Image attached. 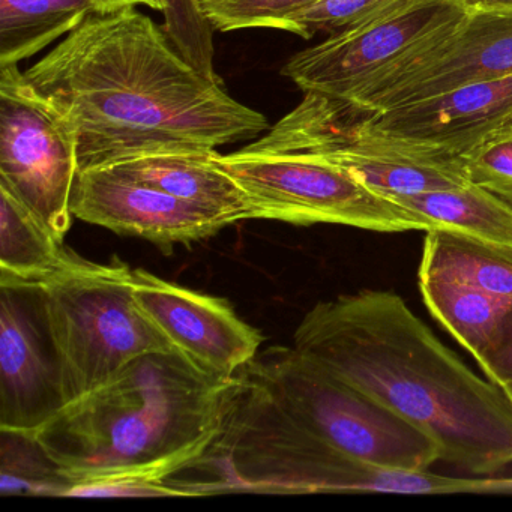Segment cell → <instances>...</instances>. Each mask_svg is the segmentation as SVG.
<instances>
[{
  "mask_svg": "<svg viewBox=\"0 0 512 512\" xmlns=\"http://www.w3.org/2000/svg\"><path fill=\"white\" fill-rule=\"evenodd\" d=\"M2 431V494L67 496L70 482L31 433Z\"/></svg>",
  "mask_w": 512,
  "mask_h": 512,
  "instance_id": "22",
  "label": "cell"
},
{
  "mask_svg": "<svg viewBox=\"0 0 512 512\" xmlns=\"http://www.w3.org/2000/svg\"><path fill=\"white\" fill-rule=\"evenodd\" d=\"M413 0H319L296 14L283 31L311 40L317 34L335 35L374 22Z\"/></svg>",
  "mask_w": 512,
  "mask_h": 512,
  "instance_id": "23",
  "label": "cell"
},
{
  "mask_svg": "<svg viewBox=\"0 0 512 512\" xmlns=\"http://www.w3.org/2000/svg\"><path fill=\"white\" fill-rule=\"evenodd\" d=\"M467 16L463 0H413L296 53L281 74L301 91L352 100L410 56L448 37Z\"/></svg>",
  "mask_w": 512,
  "mask_h": 512,
  "instance_id": "10",
  "label": "cell"
},
{
  "mask_svg": "<svg viewBox=\"0 0 512 512\" xmlns=\"http://www.w3.org/2000/svg\"><path fill=\"white\" fill-rule=\"evenodd\" d=\"M77 145L68 122L19 65L0 67V187L14 194L58 241L73 221Z\"/></svg>",
  "mask_w": 512,
  "mask_h": 512,
  "instance_id": "9",
  "label": "cell"
},
{
  "mask_svg": "<svg viewBox=\"0 0 512 512\" xmlns=\"http://www.w3.org/2000/svg\"><path fill=\"white\" fill-rule=\"evenodd\" d=\"M95 13L91 0H0V67L37 55Z\"/></svg>",
  "mask_w": 512,
  "mask_h": 512,
  "instance_id": "20",
  "label": "cell"
},
{
  "mask_svg": "<svg viewBox=\"0 0 512 512\" xmlns=\"http://www.w3.org/2000/svg\"><path fill=\"white\" fill-rule=\"evenodd\" d=\"M224 383L182 353H148L32 436L70 482L67 496H175L164 481L211 442Z\"/></svg>",
  "mask_w": 512,
  "mask_h": 512,
  "instance_id": "3",
  "label": "cell"
},
{
  "mask_svg": "<svg viewBox=\"0 0 512 512\" xmlns=\"http://www.w3.org/2000/svg\"><path fill=\"white\" fill-rule=\"evenodd\" d=\"M422 299L434 319L476 359L490 346L508 302L452 278L419 274Z\"/></svg>",
  "mask_w": 512,
  "mask_h": 512,
  "instance_id": "21",
  "label": "cell"
},
{
  "mask_svg": "<svg viewBox=\"0 0 512 512\" xmlns=\"http://www.w3.org/2000/svg\"><path fill=\"white\" fill-rule=\"evenodd\" d=\"M175 496L220 493H475L476 478L386 469L352 457L296 421L248 370L223 386L217 430L164 481Z\"/></svg>",
  "mask_w": 512,
  "mask_h": 512,
  "instance_id": "4",
  "label": "cell"
},
{
  "mask_svg": "<svg viewBox=\"0 0 512 512\" xmlns=\"http://www.w3.org/2000/svg\"><path fill=\"white\" fill-rule=\"evenodd\" d=\"M97 8L98 13L107 14L115 11L124 10V8L137 7L140 0H91Z\"/></svg>",
  "mask_w": 512,
  "mask_h": 512,
  "instance_id": "28",
  "label": "cell"
},
{
  "mask_svg": "<svg viewBox=\"0 0 512 512\" xmlns=\"http://www.w3.org/2000/svg\"><path fill=\"white\" fill-rule=\"evenodd\" d=\"M512 76V11H469L448 37L371 83L352 103L380 113Z\"/></svg>",
  "mask_w": 512,
  "mask_h": 512,
  "instance_id": "11",
  "label": "cell"
},
{
  "mask_svg": "<svg viewBox=\"0 0 512 512\" xmlns=\"http://www.w3.org/2000/svg\"><path fill=\"white\" fill-rule=\"evenodd\" d=\"M244 151L320 158L386 197L469 184L460 155L379 133L368 125L367 112L352 101L317 92H304L292 112Z\"/></svg>",
  "mask_w": 512,
  "mask_h": 512,
  "instance_id": "6",
  "label": "cell"
},
{
  "mask_svg": "<svg viewBox=\"0 0 512 512\" xmlns=\"http://www.w3.org/2000/svg\"><path fill=\"white\" fill-rule=\"evenodd\" d=\"M478 364L488 380L496 385L512 383V304L500 317L490 346Z\"/></svg>",
  "mask_w": 512,
  "mask_h": 512,
  "instance_id": "26",
  "label": "cell"
},
{
  "mask_svg": "<svg viewBox=\"0 0 512 512\" xmlns=\"http://www.w3.org/2000/svg\"><path fill=\"white\" fill-rule=\"evenodd\" d=\"M461 157L469 182L512 206V127Z\"/></svg>",
  "mask_w": 512,
  "mask_h": 512,
  "instance_id": "25",
  "label": "cell"
},
{
  "mask_svg": "<svg viewBox=\"0 0 512 512\" xmlns=\"http://www.w3.org/2000/svg\"><path fill=\"white\" fill-rule=\"evenodd\" d=\"M469 11H512V0H463Z\"/></svg>",
  "mask_w": 512,
  "mask_h": 512,
  "instance_id": "27",
  "label": "cell"
},
{
  "mask_svg": "<svg viewBox=\"0 0 512 512\" xmlns=\"http://www.w3.org/2000/svg\"><path fill=\"white\" fill-rule=\"evenodd\" d=\"M419 274L452 278L512 304V247L452 230H428Z\"/></svg>",
  "mask_w": 512,
  "mask_h": 512,
  "instance_id": "18",
  "label": "cell"
},
{
  "mask_svg": "<svg viewBox=\"0 0 512 512\" xmlns=\"http://www.w3.org/2000/svg\"><path fill=\"white\" fill-rule=\"evenodd\" d=\"M367 122L386 136L461 157L512 127V76L386 112H367Z\"/></svg>",
  "mask_w": 512,
  "mask_h": 512,
  "instance_id": "15",
  "label": "cell"
},
{
  "mask_svg": "<svg viewBox=\"0 0 512 512\" xmlns=\"http://www.w3.org/2000/svg\"><path fill=\"white\" fill-rule=\"evenodd\" d=\"M217 151L158 154L122 161L107 170L119 178L172 194L221 218L227 226L253 218L250 202L238 182L224 172Z\"/></svg>",
  "mask_w": 512,
  "mask_h": 512,
  "instance_id": "16",
  "label": "cell"
},
{
  "mask_svg": "<svg viewBox=\"0 0 512 512\" xmlns=\"http://www.w3.org/2000/svg\"><path fill=\"white\" fill-rule=\"evenodd\" d=\"M133 295L170 343L215 382H227L259 355L263 335L226 299L176 286L143 269H134Z\"/></svg>",
  "mask_w": 512,
  "mask_h": 512,
  "instance_id": "13",
  "label": "cell"
},
{
  "mask_svg": "<svg viewBox=\"0 0 512 512\" xmlns=\"http://www.w3.org/2000/svg\"><path fill=\"white\" fill-rule=\"evenodd\" d=\"M389 199L419 215L428 230H452L491 244L512 247V206L472 182Z\"/></svg>",
  "mask_w": 512,
  "mask_h": 512,
  "instance_id": "17",
  "label": "cell"
},
{
  "mask_svg": "<svg viewBox=\"0 0 512 512\" xmlns=\"http://www.w3.org/2000/svg\"><path fill=\"white\" fill-rule=\"evenodd\" d=\"M133 283V269L119 260L100 265L74 254L64 268L35 284L64 404L100 388L139 356L179 352L140 310Z\"/></svg>",
  "mask_w": 512,
  "mask_h": 512,
  "instance_id": "5",
  "label": "cell"
},
{
  "mask_svg": "<svg viewBox=\"0 0 512 512\" xmlns=\"http://www.w3.org/2000/svg\"><path fill=\"white\" fill-rule=\"evenodd\" d=\"M140 4L146 5V7L152 8V10H169V0H140Z\"/></svg>",
  "mask_w": 512,
  "mask_h": 512,
  "instance_id": "30",
  "label": "cell"
},
{
  "mask_svg": "<svg viewBox=\"0 0 512 512\" xmlns=\"http://www.w3.org/2000/svg\"><path fill=\"white\" fill-rule=\"evenodd\" d=\"M62 406L40 289L0 281V430L32 434Z\"/></svg>",
  "mask_w": 512,
  "mask_h": 512,
  "instance_id": "12",
  "label": "cell"
},
{
  "mask_svg": "<svg viewBox=\"0 0 512 512\" xmlns=\"http://www.w3.org/2000/svg\"><path fill=\"white\" fill-rule=\"evenodd\" d=\"M503 389H505L506 394H508L509 398L512 400V383H506V385H503Z\"/></svg>",
  "mask_w": 512,
  "mask_h": 512,
  "instance_id": "31",
  "label": "cell"
},
{
  "mask_svg": "<svg viewBox=\"0 0 512 512\" xmlns=\"http://www.w3.org/2000/svg\"><path fill=\"white\" fill-rule=\"evenodd\" d=\"M25 77L74 131L79 173L211 152L269 130L136 7L92 14Z\"/></svg>",
  "mask_w": 512,
  "mask_h": 512,
  "instance_id": "1",
  "label": "cell"
},
{
  "mask_svg": "<svg viewBox=\"0 0 512 512\" xmlns=\"http://www.w3.org/2000/svg\"><path fill=\"white\" fill-rule=\"evenodd\" d=\"M293 347L427 434L473 475L512 464V400L476 376L403 298L365 289L314 305Z\"/></svg>",
  "mask_w": 512,
  "mask_h": 512,
  "instance_id": "2",
  "label": "cell"
},
{
  "mask_svg": "<svg viewBox=\"0 0 512 512\" xmlns=\"http://www.w3.org/2000/svg\"><path fill=\"white\" fill-rule=\"evenodd\" d=\"M487 494H512L511 478H488Z\"/></svg>",
  "mask_w": 512,
  "mask_h": 512,
  "instance_id": "29",
  "label": "cell"
},
{
  "mask_svg": "<svg viewBox=\"0 0 512 512\" xmlns=\"http://www.w3.org/2000/svg\"><path fill=\"white\" fill-rule=\"evenodd\" d=\"M214 160L244 190L253 218L296 226L340 224L380 233L428 230L419 215L320 158L238 151L217 152Z\"/></svg>",
  "mask_w": 512,
  "mask_h": 512,
  "instance_id": "8",
  "label": "cell"
},
{
  "mask_svg": "<svg viewBox=\"0 0 512 512\" xmlns=\"http://www.w3.org/2000/svg\"><path fill=\"white\" fill-rule=\"evenodd\" d=\"M73 256L11 191L0 187V281L35 286Z\"/></svg>",
  "mask_w": 512,
  "mask_h": 512,
  "instance_id": "19",
  "label": "cell"
},
{
  "mask_svg": "<svg viewBox=\"0 0 512 512\" xmlns=\"http://www.w3.org/2000/svg\"><path fill=\"white\" fill-rule=\"evenodd\" d=\"M79 220L118 235L146 239L161 248L191 244L227 227L211 212L157 188L128 181L107 169L80 172L71 197Z\"/></svg>",
  "mask_w": 512,
  "mask_h": 512,
  "instance_id": "14",
  "label": "cell"
},
{
  "mask_svg": "<svg viewBox=\"0 0 512 512\" xmlns=\"http://www.w3.org/2000/svg\"><path fill=\"white\" fill-rule=\"evenodd\" d=\"M319 0H193L200 16L221 32L280 29Z\"/></svg>",
  "mask_w": 512,
  "mask_h": 512,
  "instance_id": "24",
  "label": "cell"
},
{
  "mask_svg": "<svg viewBox=\"0 0 512 512\" xmlns=\"http://www.w3.org/2000/svg\"><path fill=\"white\" fill-rule=\"evenodd\" d=\"M247 367L296 421L352 457L409 472L440 461L427 434L295 347H269Z\"/></svg>",
  "mask_w": 512,
  "mask_h": 512,
  "instance_id": "7",
  "label": "cell"
}]
</instances>
